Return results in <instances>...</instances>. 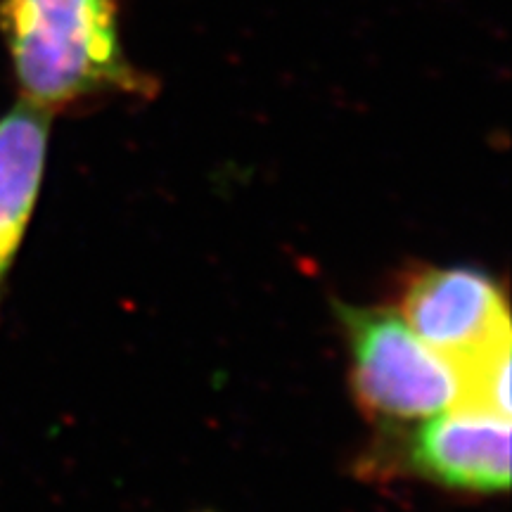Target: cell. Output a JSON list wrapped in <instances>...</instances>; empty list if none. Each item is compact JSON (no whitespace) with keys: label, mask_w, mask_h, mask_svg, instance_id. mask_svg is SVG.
I'll return each mask as SVG.
<instances>
[{"label":"cell","mask_w":512,"mask_h":512,"mask_svg":"<svg viewBox=\"0 0 512 512\" xmlns=\"http://www.w3.org/2000/svg\"><path fill=\"white\" fill-rule=\"evenodd\" d=\"M351 351V387L368 418L422 422L463 403L458 368L411 330L399 311L339 309Z\"/></svg>","instance_id":"7a4b0ae2"},{"label":"cell","mask_w":512,"mask_h":512,"mask_svg":"<svg viewBox=\"0 0 512 512\" xmlns=\"http://www.w3.org/2000/svg\"><path fill=\"white\" fill-rule=\"evenodd\" d=\"M401 316L460 377L510 349V311L501 287L477 268H422L406 280Z\"/></svg>","instance_id":"3957f363"},{"label":"cell","mask_w":512,"mask_h":512,"mask_svg":"<svg viewBox=\"0 0 512 512\" xmlns=\"http://www.w3.org/2000/svg\"><path fill=\"white\" fill-rule=\"evenodd\" d=\"M403 456L415 477L453 494H505L510 489V418L479 408H448L422 420Z\"/></svg>","instance_id":"277c9868"},{"label":"cell","mask_w":512,"mask_h":512,"mask_svg":"<svg viewBox=\"0 0 512 512\" xmlns=\"http://www.w3.org/2000/svg\"><path fill=\"white\" fill-rule=\"evenodd\" d=\"M0 36L24 102L46 114L155 88L128 60L119 0H0Z\"/></svg>","instance_id":"6da1fadb"},{"label":"cell","mask_w":512,"mask_h":512,"mask_svg":"<svg viewBox=\"0 0 512 512\" xmlns=\"http://www.w3.org/2000/svg\"><path fill=\"white\" fill-rule=\"evenodd\" d=\"M48 128L50 114L29 102L0 119V294L41 188Z\"/></svg>","instance_id":"5b68a950"}]
</instances>
